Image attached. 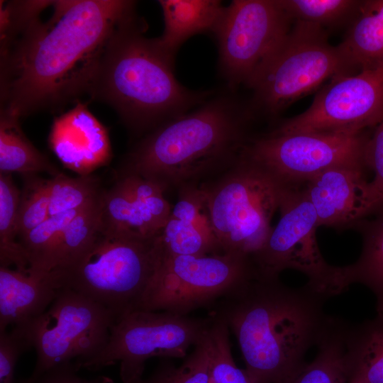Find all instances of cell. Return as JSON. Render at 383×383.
Instances as JSON below:
<instances>
[{
    "label": "cell",
    "mask_w": 383,
    "mask_h": 383,
    "mask_svg": "<svg viewBox=\"0 0 383 383\" xmlns=\"http://www.w3.org/2000/svg\"><path fill=\"white\" fill-rule=\"evenodd\" d=\"M135 5L57 0L47 21L40 13L26 20L1 41V110L20 118L89 94L109 39Z\"/></svg>",
    "instance_id": "cell-1"
},
{
    "label": "cell",
    "mask_w": 383,
    "mask_h": 383,
    "mask_svg": "<svg viewBox=\"0 0 383 383\" xmlns=\"http://www.w3.org/2000/svg\"><path fill=\"white\" fill-rule=\"evenodd\" d=\"M327 299L305 284L292 288L278 279L252 278L217 301L211 315L223 320L239 344L250 383H277L305 362L331 317Z\"/></svg>",
    "instance_id": "cell-2"
},
{
    "label": "cell",
    "mask_w": 383,
    "mask_h": 383,
    "mask_svg": "<svg viewBox=\"0 0 383 383\" xmlns=\"http://www.w3.org/2000/svg\"><path fill=\"white\" fill-rule=\"evenodd\" d=\"M255 116L250 104L231 93L211 96L142 136L126 157L121 174L138 175L165 192L200 185L238 163L255 135Z\"/></svg>",
    "instance_id": "cell-3"
},
{
    "label": "cell",
    "mask_w": 383,
    "mask_h": 383,
    "mask_svg": "<svg viewBox=\"0 0 383 383\" xmlns=\"http://www.w3.org/2000/svg\"><path fill=\"white\" fill-rule=\"evenodd\" d=\"M147 23L135 11L109 39L89 95L111 106L134 134L143 136L195 109L212 96L184 87L174 74V57L157 38L145 35Z\"/></svg>",
    "instance_id": "cell-4"
},
{
    "label": "cell",
    "mask_w": 383,
    "mask_h": 383,
    "mask_svg": "<svg viewBox=\"0 0 383 383\" xmlns=\"http://www.w3.org/2000/svg\"><path fill=\"white\" fill-rule=\"evenodd\" d=\"M164 255L160 233L143 238L99 232L75 263L56 272L64 287L103 306L117 320L138 309Z\"/></svg>",
    "instance_id": "cell-5"
},
{
    "label": "cell",
    "mask_w": 383,
    "mask_h": 383,
    "mask_svg": "<svg viewBox=\"0 0 383 383\" xmlns=\"http://www.w3.org/2000/svg\"><path fill=\"white\" fill-rule=\"evenodd\" d=\"M352 71L323 28L295 21L284 39L247 85L255 113L273 117L328 79Z\"/></svg>",
    "instance_id": "cell-6"
},
{
    "label": "cell",
    "mask_w": 383,
    "mask_h": 383,
    "mask_svg": "<svg viewBox=\"0 0 383 383\" xmlns=\"http://www.w3.org/2000/svg\"><path fill=\"white\" fill-rule=\"evenodd\" d=\"M212 228L225 253L252 257L266 242L281 187L240 157L233 167L200 184Z\"/></svg>",
    "instance_id": "cell-7"
},
{
    "label": "cell",
    "mask_w": 383,
    "mask_h": 383,
    "mask_svg": "<svg viewBox=\"0 0 383 383\" xmlns=\"http://www.w3.org/2000/svg\"><path fill=\"white\" fill-rule=\"evenodd\" d=\"M115 316L107 309L63 287L41 315L16 326L37 354L31 374L19 383H35L50 370L78 358L81 363L108 343Z\"/></svg>",
    "instance_id": "cell-8"
},
{
    "label": "cell",
    "mask_w": 383,
    "mask_h": 383,
    "mask_svg": "<svg viewBox=\"0 0 383 383\" xmlns=\"http://www.w3.org/2000/svg\"><path fill=\"white\" fill-rule=\"evenodd\" d=\"M210 322V316L134 310L113 323L108 343L99 353L75 364L78 369L96 371L118 362L123 383H140L148 359L185 357L189 347L204 335Z\"/></svg>",
    "instance_id": "cell-9"
},
{
    "label": "cell",
    "mask_w": 383,
    "mask_h": 383,
    "mask_svg": "<svg viewBox=\"0 0 383 383\" xmlns=\"http://www.w3.org/2000/svg\"><path fill=\"white\" fill-rule=\"evenodd\" d=\"M278 209V223L251 259L255 277L278 279L283 270L292 269L304 274L306 284L327 299L345 292L343 267L328 264L320 252L318 220L304 186L281 187Z\"/></svg>",
    "instance_id": "cell-10"
},
{
    "label": "cell",
    "mask_w": 383,
    "mask_h": 383,
    "mask_svg": "<svg viewBox=\"0 0 383 383\" xmlns=\"http://www.w3.org/2000/svg\"><path fill=\"white\" fill-rule=\"evenodd\" d=\"M255 277L250 258L233 253L164 257L137 310L180 315L212 306Z\"/></svg>",
    "instance_id": "cell-11"
},
{
    "label": "cell",
    "mask_w": 383,
    "mask_h": 383,
    "mask_svg": "<svg viewBox=\"0 0 383 383\" xmlns=\"http://www.w3.org/2000/svg\"><path fill=\"white\" fill-rule=\"evenodd\" d=\"M368 138L353 135L321 133H277L255 135L241 157L249 161L281 187L304 186L330 168L364 165ZM366 166V165H365Z\"/></svg>",
    "instance_id": "cell-12"
},
{
    "label": "cell",
    "mask_w": 383,
    "mask_h": 383,
    "mask_svg": "<svg viewBox=\"0 0 383 383\" xmlns=\"http://www.w3.org/2000/svg\"><path fill=\"white\" fill-rule=\"evenodd\" d=\"M292 22L279 0H234L225 7L212 33L230 90L247 87L288 34Z\"/></svg>",
    "instance_id": "cell-13"
},
{
    "label": "cell",
    "mask_w": 383,
    "mask_h": 383,
    "mask_svg": "<svg viewBox=\"0 0 383 383\" xmlns=\"http://www.w3.org/2000/svg\"><path fill=\"white\" fill-rule=\"evenodd\" d=\"M383 119V65L332 78L303 113L272 130L277 133L353 135Z\"/></svg>",
    "instance_id": "cell-14"
},
{
    "label": "cell",
    "mask_w": 383,
    "mask_h": 383,
    "mask_svg": "<svg viewBox=\"0 0 383 383\" xmlns=\"http://www.w3.org/2000/svg\"><path fill=\"white\" fill-rule=\"evenodd\" d=\"M48 143L62 165L79 176L91 174L112 157L108 129L79 101L55 118Z\"/></svg>",
    "instance_id": "cell-15"
},
{
    "label": "cell",
    "mask_w": 383,
    "mask_h": 383,
    "mask_svg": "<svg viewBox=\"0 0 383 383\" xmlns=\"http://www.w3.org/2000/svg\"><path fill=\"white\" fill-rule=\"evenodd\" d=\"M364 165H342L326 170L304 184L316 213L319 226L355 228L368 216L367 183Z\"/></svg>",
    "instance_id": "cell-16"
},
{
    "label": "cell",
    "mask_w": 383,
    "mask_h": 383,
    "mask_svg": "<svg viewBox=\"0 0 383 383\" xmlns=\"http://www.w3.org/2000/svg\"><path fill=\"white\" fill-rule=\"evenodd\" d=\"M63 287L55 271L23 272L0 266V333L43 313Z\"/></svg>",
    "instance_id": "cell-17"
},
{
    "label": "cell",
    "mask_w": 383,
    "mask_h": 383,
    "mask_svg": "<svg viewBox=\"0 0 383 383\" xmlns=\"http://www.w3.org/2000/svg\"><path fill=\"white\" fill-rule=\"evenodd\" d=\"M165 28L157 38L162 48L170 55H174L190 37L213 32L225 7L218 0H160Z\"/></svg>",
    "instance_id": "cell-18"
},
{
    "label": "cell",
    "mask_w": 383,
    "mask_h": 383,
    "mask_svg": "<svg viewBox=\"0 0 383 383\" xmlns=\"http://www.w3.org/2000/svg\"><path fill=\"white\" fill-rule=\"evenodd\" d=\"M338 47L351 70L383 65V0L362 1Z\"/></svg>",
    "instance_id": "cell-19"
},
{
    "label": "cell",
    "mask_w": 383,
    "mask_h": 383,
    "mask_svg": "<svg viewBox=\"0 0 383 383\" xmlns=\"http://www.w3.org/2000/svg\"><path fill=\"white\" fill-rule=\"evenodd\" d=\"M345 361L348 383H383L382 318L348 324Z\"/></svg>",
    "instance_id": "cell-20"
},
{
    "label": "cell",
    "mask_w": 383,
    "mask_h": 383,
    "mask_svg": "<svg viewBox=\"0 0 383 383\" xmlns=\"http://www.w3.org/2000/svg\"><path fill=\"white\" fill-rule=\"evenodd\" d=\"M359 221L355 229L360 232L362 247L358 260L343 267L344 284L368 287L376 298L377 316L383 319V210Z\"/></svg>",
    "instance_id": "cell-21"
},
{
    "label": "cell",
    "mask_w": 383,
    "mask_h": 383,
    "mask_svg": "<svg viewBox=\"0 0 383 383\" xmlns=\"http://www.w3.org/2000/svg\"><path fill=\"white\" fill-rule=\"evenodd\" d=\"M348 323L332 317L317 343L312 362L277 383H348L345 369V334Z\"/></svg>",
    "instance_id": "cell-22"
},
{
    "label": "cell",
    "mask_w": 383,
    "mask_h": 383,
    "mask_svg": "<svg viewBox=\"0 0 383 383\" xmlns=\"http://www.w3.org/2000/svg\"><path fill=\"white\" fill-rule=\"evenodd\" d=\"M19 120L16 116L0 111V172L58 174L57 167L26 137Z\"/></svg>",
    "instance_id": "cell-23"
},
{
    "label": "cell",
    "mask_w": 383,
    "mask_h": 383,
    "mask_svg": "<svg viewBox=\"0 0 383 383\" xmlns=\"http://www.w3.org/2000/svg\"><path fill=\"white\" fill-rule=\"evenodd\" d=\"M103 193L81 209L63 230L53 251L51 272L72 266L95 240L101 223Z\"/></svg>",
    "instance_id": "cell-24"
},
{
    "label": "cell",
    "mask_w": 383,
    "mask_h": 383,
    "mask_svg": "<svg viewBox=\"0 0 383 383\" xmlns=\"http://www.w3.org/2000/svg\"><path fill=\"white\" fill-rule=\"evenodd\" d=\"M118 181L133 201L140 234L144 238L158 235L172 209L165 197V190L156 183L135 174H121Z\"/></svg>",
    "instance_id": "cell-25"
},
{
    "label": "cell",
    "mask_w": 383,
    "mask_h": 383,
    "mask_svg": "<svg viewBox=\"0 0 383 383\" xmlns=\"http://www.w3.org/2000/svg\"><path fill=\"white\" fill-rule=\"evenodd\" d=\"M21 191L11 173L0 172V266L28 272V264L18 237V211Z\"/></svg>",
    "instance_id": "cell-26"
},
{
    "label": "cell",
    "mask_w": 383,
    "mask_h": 383,
    "mask_svg": "<svg viewBox=\"0 0 383 383\" xmlns=\"http://www.w3.org/2000/svg\"><path fill=\"white\" fill-rule=\"evenodd\" d=\"M292 21L326 28L350 25L356 18L362 1L356 0H279Z\"/></svg>",
    "instance_id": "cell-27"
},
{
    "label": "cell",
    "mask_w": 383,
    "mask_h": 383,
    "mask_svg": "<svg viewBox=\"0 0 383 383\" xmlns=\"http://www.w3.org/2000/svg\"><path fill=\"white\" fill-rule=\"evenodd\" d=\"M81 209L51 216L19 239L28 261V272H51L52 254L57 240L67 225Z\"/></svg>",
    "instance_id": "cell-28"
},
{
    "label": "cell",
    "mask_w": 383,
    "mask_h": 383,
    "mask_svg": "<svg viewBox=\"0 0 383 383\" xmlns=\"http://www.w3.org/2000/svg\"><path fill=\"white\" fill-rule=\"evenodd\" d=\"M50 216L65 211L83 209L102 193L99 180L89 174L70 177L59 172L49 179Z\"/></svg>",
    "instance_id": "cell-29"
},
{
    "label": "cell",
    "mask_w": 383,
    "mask_h": 383,
    "mask_svg": "<svg viewBox=\"0 0 383 383\" xmlns=\"http://www.w3.org/2000/svg\"><path fill=\"white\" fill-rule=\"evenodd\" d=\"M206 331L209 356L210 377L216 383H250L243 370L233 360L230 340V330L221 318L211 315Z\"/></svg>",
    "instance_id": "cell-30"
},
{
    "label": "cell",
    "mask_w": 383,
    "mask_h": 383,
    "mask_svg": "<svg viewBox=\"0 0 383 383\" xmlns=\"http://www.w3.org/2000/svg\"><path fill=\"white\" fill-rule=\"evenodd\" d=\"M209 377L206 331L179 366L171 362L170 358H162L153 372L140 383H209Z\"/></svg>",
    "instance_id": "cell-31"
},
{
    "label": "cell",
    "mask_w": 383,
    "mask_h": 383,
    "mask_svg": "<svg viewBox=\"0 0 383 383\" xmlns=\"http://www.w3.org/2000/svg\"><path fill=\"white\" fill-rule=\"evenodd\" d=\"M18 211V237L22 238L50 217V181L24 174Z\"/></svg>",
    "instance_id": "cell-32"
},
{
    "label": "cell",
    "mask_w": 383,
    "mask_h": 383,
    "mask_svg": "<svg viewBox=\"0 0 383 383\" xmlns=\"http://www.w3.org/2000/svg\"><path fill=\"white\" fill-rule=\"evenodd\" d=\"M136 224L133 199L118 180L111 189L104 191L99 232L105 235L142 237L138 233Z\"/></svg>",
    "instance_id": "cell-33"
},
{
    "label": "cell",
    "mask_w": 383,
    "mask_h": 383,
    "mask_svg": "<svg viewBox=\"0 0 383 383\" xmlns=\"http://www.w3.org/2000/svg\"><path fill=\"white\" fill-rule=\"evenodd\" d=\"M167 255L205 256L223 253L192 224L170 216L160 232Z\"/></svg>",
    "instance_id": "cell-34"
},
{
    "label": "cell",
    "mask_w": 383,
    "mask_h": 383,
    "mask_svg": "<svg viewBox=\"0 0 383 383\" xmlns=\"http://www.w3.org/2000/svg\"><path fill=\"white\" fill-rule=\"evenodd\" d=\"M177 192L178 199L170 216L192 224L221 249L212 228L206 198L201 186H184L178 189Z\"/></svg>",
    "instance_id": "cell-35"
},
{
    "label": "cell",
    "mask_w": 383,
    "mask_h": 383,
    "mask_svg": "<svg viewBox=\"0 0 383 383\" xmlns=\"http://www.w3.org/2000/svg\"><path fill=\"white\" fill-rule=\"evenodd\" d=\"M365 163L374 177L367 183L368 216L383 210V119L376 126L365 149Z\"/></svg>",
    "instance_id": "cell-36"
},
{
    "label": "cell",
    "mask_w": 383,
    "mask_h": 383,
    "mask_svg": "<svg viewBox=\"0 0 383 383\" xmlns=\"http://www.w3.org/2000/svg\"><path fill=\"white\" fill-rule=\"evenodd\" d=\"M30 347L21 331L0 333V383H14L16 365L20 356Z\"/></svg>",
    "instance_id": "cell-37"
},
{
    "label": "cell",
    "mask_w": 383,
    "mask_h": 383,
    "mask_svg": "<svg viewBox=\"0 0 383 383\" xmlns=\"http://www.w3.org/2000/svg\"><path fill=\"white\" fill-rule=\"evenodd\" d=\"M75 363L69 362L57 366L45 372L35 383H113L109 377L101 376L87 379L77 374Z\"/></svg>",
    "instance_id": "cell-38"
}]
</instances>
